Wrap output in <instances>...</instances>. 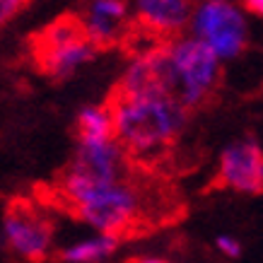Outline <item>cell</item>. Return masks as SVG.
Here are the masks:
<instances>
[{
	"instance_id": "14",
	"label": "cell",
	"mask_w": 263,
	"mask_h": 263,
	"mask_svg": "<svg viewBox=\"0 0 263 263\" xmlns=\"http://www.w3.org/2000/svg\"><path fill=\"white\" fill-rule=\"evenodd\" d=\"M241 10H247L249 15L263 17V0H241Z\"/></svg>"
},
{
	"instance_id": "2",
	"label": "cell",
	"mask_w": 263,
	"mask_h": 263,
	"mask_svg": "<svg viewBox=\"0 0 263 263\" xmlns=\"http://www.w3.org/2000/svg\"><path fill=\"white\" fill-rule=\"evenodd\" d=\"M114 140L126 157L145 172L167 176L176 145L191 121V114L162 97H106Z\"/></svg>"
},
{
	"instance_id": "16",
	"label": "cell",
	"mask_w": 263,
	"mask_h": 263,
	"mask_svg": "<svg viewBox=\"0 0 263 263\" xmlns=\"http://www.w3.org/2000/svg\"><path fill=\"white\" fill-rule=\"evenodd\" d=\"M217 3H230V0H217Z\"/></svg>"
},
{
	"instance_id": "7",
	"label": "cell",
	"mask_w": 263,
	"mask_h": 263,
	"mask_svg": "<svg viewBox=\"0 0 263 263\" xmlns=\"http://www.w3.org/2000/svg\"><path fill=\"white\" fill-rule=\"evenodd\" d=\"M230 191L261 196L263 193V147L254 136L232 140L220 155L217 172L205 191Z\"/></svg>"
},
{
	"instance_id": "4",
	"label": "cell",
	"mask_w": 263,
	"mask_h": 263,
	"mask_svg": "<svg viewBox=\"0 0 263 263\" xmlns=\"http://www.w3.org/2000/svg\"><path fill=\"white\" fill-rule=\"evenodd\" d=\"M167 51L186 89L191 114L213 106L222 87V61L196 36H179L169 41Z\"/></svg>"
},
{
	"instance_id": "8",
	"label": "cell",
	"mask_w": 263,
	"mask_h": 263,
	"mask_svg": "<svg viewBox=\"0 0 263 263\" xmlns=\"http://www.w3.org/2000/svg\"><path fill=\"white\" fill-rule=\"evenodd\" d=\"M75 15L97 53L123 48L133 29L130 0H85L82 10Z\"/></svg>"
},
{
	"instance_id": "1",
	"label": "cell",
	"mask_w": 263,
	"mask_h": 263,
	"mask_svg": "<svg viewBox=\"0 0 263 263\" xmlns=\"http://www.w3.org/2000/svg\"><path fill=\"white\" fill-rule=\"evenodd\" d=\"M72 220L87 222L121 244L179 222L186 203L169 176L136 167L119 181L89 189L58 208Z\"/></svg>"
},
{
	"instance_id": "12",
	"label": "cell",
	"mask_w": 263,
	"mask_h": 263,
	"mask_svg": "<svg viewBox=\"0 0 263 263\" xmlns=\"http://www.w3.org/2000/svg\"><path fill=\"white\" fill-rule=\"evenodd\" d=\"M27 5H29V0H0V29L10 20H15Z\"/></svg>"
},
{
	"instance_id": "3",
	"label": "cell",
	"mask_w": 263,
	"mask_h": 263,
	"mask_svg": "<svg viewBox=\"0 0 263 263\" xmlns=\"http://www.w3.org/2000/svg\"><path fill=\"white\" fill-rule=\"evenodd\" d=\"M27 48L34 68L53 82L72 78L78 68L99 56L75 12H65L34 32L27 41Z\"/></svg>"
},
{
	"instance_id": "9",
	"label": "cell",
	"mask_w": 263,
	"mask_h": 263,
	"mask_svg": "<svg viewBox=\"0 0 263 263\" xmlns=\"http://www.w3.org/2000/svg\"><path fill=\"white\" fill-rule=\"evenodd\" d=\"M198 0H133V27L155 44L186 34Z\"/></svg>"
},
{
	"instance_id": "5",
	"label": "cell",
	"mask_w": 263,
	"mask_h": 263,
	"mask_svg": "<svg viewBox=\"0 0 263 263\" xmlns=\"http://www.w3.org/2000/svg\"><path fill=\"white\" fill-rule=\"evenodd\" d=\"M3 230L8 249L27 263H41L48 258L56 224L46 210L29 198H10L3 215Z\"/></svg>"
},
{
	"instance_id": "13",
	"label": "cell",
	"mask_w": 263,
	"mask_h": 263,
	"mask_svg": "<svg viewBox=\"0 0 263 263\" xmlns=\"http://www.w3.org/2000/svg\"><path fill=\"white\" fill-rule=\"evenodd\" d=\"M217 249L222 251L224 256H232V258H237V256L241 254V247L237 239H232V237H217Z\"/></svg>"
},
{
	"instance_id": "11",
	"label": "cell",
	"mask_w": 263,
	"mask_h": 263,
	"mask_svg": "<svg viewBox=\"0 0 263 263\" xmlns=\"http://www.w3.org/2000/svg\"><path fill=\"white\" fill-rule=\"evenodd\" d=\"M116 249H119L116 239H111V237H97V239L80 241L75 247L58 251L56 258L68 263H97V261H104L106 256H111Z\"/></svg>"
},
{
	"instance_id": "10",
	"label": "cell",
	"mask_w": 263,
	"mask_h": 263,
	"mask_svg": "<svg viewBox=\"0 0 263 263\" xmlns=\"http://www.w3.org/2000/svg\"><path fill=\"white\" fill-rule=\"evenodd\" d=\"M114 138L111 114L104 104L82 106L75 116V143H97Z\"/></svg>"
},
{
	"instance_id": "6",
	"label": "cell",
	"mask_w": 263,
	"mask_h": 263,
	"mask_svg": "<svg viewBox=\"0 0 263 263\" xmlns=\"http://www.w3.org/2000/svg\"><path fill=\"white\" fill-rule=\"evenodd\" d=\"M193 36L203 41L220 61L244 53L249 44V24L241 10L232 3L200 0L191 17Z\"/></svg>"
},
{
	"instance_id": "15",
	"label": "cell",
	"mask_w": 263,
	"mask_h": 263,
	"mask_svg": "<svg viewBox=\"0 0 263 263\" xmlns=\"http://www.w3.org/2000/svg\"><path fill=\"white\" fill-rule=\"evenodd\" d=\"M123 263H169L164 258H147V256H136V258H128Z\"/></svg>"
}]
</instances>
